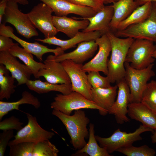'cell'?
<instances>
[{
	"label": "cell",
	"mask_w": 156,
	"mask_h": 156,
	"mask_svg": "<svg viewBox=\"0 0 156 156\" xmlns=\"http://www.w3.org/2000/svg\"><path fill=\"white\" fill-rule=\"evenodd\" d=\"M14 136L13 130L3 131L0 134V156H3L10 140Z\"/></svg>",
	"instance_id": "d590c367"
},
{
	"label": "cell",
	"mask_w": 156,
	"mask_h": 156,
	"mask_svg": "<svg viewBox=\"0 0 156 156\" xmlns=\"http://www.w3.org/2000/svg\"><path fill=\"white\" fill-rule=\"evenodd\" d=\"M18 45V43H15L9 50V52L23 61L32 71L34 77L38 79L37 75L39 70L45 68L44 64L35 60L32 54Z\"/></svg>",
	"instance_id": "4316f807"
},
{
	"label": "cell",
	"mask_w": 156,
	"mask_h": 156,
	"mask_svg": "<svg viewBox=\"0 0 156 156\" xmlns=\"http://www.w3.org/2000/svg\"><path fill=\"white\" fill-rule=\"evenodd\" d=\"M0 35L7 36L14 39L23 48L35 56L40 62L42 61L43 56L46 53H53L55 56H57L64 53L59 47L55 49H50L36 42H29L24 40L14 34L12 27L5 26L4 24H0Z\"/></svg>",
	"instance_id": "5bb4252c"
},
{
	"label": "cell",
	"mask_w": 156,
	"mask_h": 156,
	"mask_svg": "<svg viewBox=\"0 0 156 156\" xmlns=\"http://www.w3.org/2000/svg\"><path fill=\"white\" fill-rule=\"evenodd\" d=\"M112 5L114 13L110 24L111 31H116L119 23L139 6L135 0H119L113 3Z\"/></svg>",
	"instance_id": "cb8c5ba5"
},
{
	"label": "cell",
	"mask_w": 156,
	"mask_h": 156,
	"mask_svg": "<svg viewBox=\"0 0 156 156\" xmlns=\"http://www.w3.org/2000/svg\"><path fill=\"white\" fill-rule=\"evenodd\" d=\"M104 4H108L109 3H113L114 2L116 1V0H100Z\"/></svg>",
	"instance_id": "b9f144b4"
},
{
	"label": "cell",
	"mask_w": 156,
	"mask_h": 156,
	"mask_svg": "<svg viewBox=\"0 0 156 156\" xmlns=\"http://www.w3.org/2000/svg\"><path fill=\"white\" fill-rule=\"evenodd\" d=\"M128 114L131 119L153 130L156 129V112L141 102L129 103Z\"/></svg>",
	"instance_id": "7402d4cb"
},
{
	"label": "cell",
	"mask_w": 156,
	"mask_h": 156,
	"mask_svg": "<svg viewBox=\"0 0 156 156\" xmlns=\"http://www.w3.org/2000/svg\"><path fill=\"white\" fill-rule=\"evenodd\" d=\"M153 57L155 59H156V48L153 54Z\"/></svg>",
	"instance_id": "7bdbcfd3"
},
{
	"label": "cell",
	"mask_w": 156,
	"mask_h": 156,
	"mask_svg": "<svg viewBox=\"0 0 156 156\" xmlns=\"http://www.w3.org/2000/svg\"><path fill=\"white\" fill-rule=\"evenodd\" d=\"M10 71L5 66L0 64V100H8L15 92L16 86L14 85L15 79L9 75Z\"/></svg>",
	"instance_id": "f546056e"
},
{
	"label": "cell",
	"mask_w": 156,
	"mask_h": 156,
	"mask_svg": "<svg viewBox=\"0 0 156 156\" xmlns=\"http://www.w3.org/2000/svg\"><path fill=\"white\" fill-rule=\"evenodd\" d=\"M0 64L4 65L10 72L17 81L18 85L26 84L33 75L28 66L21 63L9 51H0Z\"/></svg>",
	"instance_id": "e0dca14e"
},
{
	"label": "cell",
	"mask_w": 156,
	"mask_h": 156,
	"mask_svg": "<svg viewBox=\"0 0 156 156\" xmlns=\"http://www.w3.org/2000/svg\"><path fill=\"white\" fill-rule=\"evenodd\" d=\"M53 12L49 6L42 2L34 6L27 13L33 25L43 34L45 38L54 36L58 32L53 23Z\"/></svg>",
	"instance_id": "30bf717a"
},
{
	"label": "cell",
	"mask_w": 156,
	"mask_h": 156,
	"mask_svg": "<svg viewBox=\"0 0 156 156\" xmlns=\"http://www.w3.org/2000/svg\"><path fill=\"white\" fill-rule=\"evenodd\" d=\"M79 18L81 20H76L66 16L52 17L53 25L58 32L64 33L70 38L75 36L80 30L85 29L89 24L87 19Z\"/></svg>",
	"instance_id": "44dd1931"
},
{
	"label": "cell",
	"mask_w": 156,
	"mask_h": 156,
	"mask_svg": "<svg viewBox=\"0 0 156 156\" xmlns=\"http://www.w3.org/2000/svg\"><path fill=\"white\" fill-rule=\"evenodd\" d=\"M88 81L93 88H107L111 86L108 77L101 76L99 72L91 71L87 75Z\"/></svg>",
	"instance_id": "d6a6232c"
},
{
	"label": "cell",
	"mask_w": 156,
	"mask_h": 156,
	"mask_svg": "<svg viewBox=\"0 0 156 156\" xmlns=\"http://www.w3.org/2000/svg\"><path fill=\"white\" fill-rule=\"evenodd\" d=\"M51 107L68 115H70L74 110L86 109H97L101 115H103L102 109L94 102L75 91L67 94H56Z\"/></svg>",
	"instance_id": "8992f818"
},
{
	"label": "cell",
	"mask_w": 156,
	"mask_h": 156,
	"mask_svg": "<svg viewBox=\"0 0 156 156\" xmlns=\"http://www.w3.org/2000/svg\"><path fill=\"white\" fill-rule=\"evenodd\" d=\"M8 0H1L0 2V24H1L3 16L5 14Z\"/></svg>",
	"instance_id": "74e56055"
},
{
	"label": "cell",
	"mask_w": 156,
	"mask_h": 156,
	"mask_svg": "<svg viewBox=\"0 0 156 156\" xmlns=\"http://www.w3.org/2000/svg\"><path fill=\"white\" fill-rule=\"evenodd\" d=\"M156 48V45L152 41L134 39L128 50L125 62L136 69L146 68L153 64L155 60L153 54Z\"/></svg>",
	"instance_id": "5b68a950"
},
{
	"label": "cell",
	"mask_w": 156,
	"mask_h": 156,
	"mask_svg": "<svg viewBox=\"0 0 156 156\" xmlns=\"http://www.w3.org/2000/svg\"><path fill=\"white\" fill-rule=\"evenodd\" d=\"M26 114L27 124L17 131L14 136V139L9 142L8 146L22 142L37 143L49 140L55 135L53 132L42 128L38 123L35 116L28 113H26Z\"/></svg>",
	"instance_id": "9c48e42d"
},
{
	"label": "cell",
	"mask_w": 156,
	"mask_h": 156,
	"mask_svg": "<svg viewBox=\"0 0 156 156\" xmlns=\"http://www.w3.org/2000/svg\"><path fill=\"white\" fill-rule=\"evenodd\" d=\"M154 3V4L156 6V2L155 1H154V2H153Z\"/></svg>",
	"instance_id": "ee69618b"
},
{
	"label": "cell",
	"mask_w": 156,
	"mask_h": 156,
	"mask_svg": "<svg viewBox=\"0 0 156 156\" xmlns=\"http://www.w3.org/2000/svg\"><path fill=\"white\" fill-rule=\"evenodd\" d=\"M39 0L49 6L58 16H66L73 14L82 18H88L93 16L97 12L90 7L77 5L66 0Z\"/></svg>",
	"instance_id": "2e32d148"
},
{
	"label": "cell",
	"mask_w": 156,
	"mask_h": 156,
	"mask_svg": "<svg viewBox=\"0 0 156 156\" xmlns=\"http://www.w3.org/2000/svg\"><path fill=\"white\" fill-rule=\"evenodd\" d=\"M14 44L11 38L0 35V51H9Z\"/></svg>",
	"instance_id": "8d00e7d4"
},
{
	"label": "cell",
	"mask_w": 156,
	"mask_h": 156,
	"mask_svg": "<svg viewBox=\"0 0 156 156\" xmlns=\"http://www.w3.org/2000/svg\"><path fill=\"white\" fill-rule=\"evenodd\" d=\"M95 41L99 47L98 51L91 60L83 65L82 69L88 73L91 71L102 72L107 76L108 57L111 50L110 40L107 35L104 34Z\"/></svg>",
	"instance_id": "7c38bea8"
},
{
	"label": "cell",
	"mask_w": 156,
	"mask_h": 156,
	"mask_svg": "<svg viewBox=\"0 0 156 156\" xmlns=\"http://www.w3.org/2000/svg\"><path fill=\"white\" fill-rule=\"evenodd\" d=\"M98 47L95 40L84 41L78 44L76 49L71 52L52 56L54 60L58 62L70 60L76 63L82 64L93 56Z\"/></svg>",
	"instance_id": "ac0fdd59"
},
{
	"label": "cell",
	"mask_w": 156,
	"mask_h": 156,
	"mask_svg": "<svg viewBox=\"0 0 156 156\" xmlns=\"http://www.w3.org/2000/svg\"><path fill=\"white\" fill-rule=\"evenodd\" d=\"M52 113L60 119L65 126L73 148L77 150L82 148L87 143L85 139L89 136L87 125L90 120L85 112L80 109L76 110L74 114L70 115L53 109Z\"/></svg>",
	"instance_id": "7a4b0ae2"
},
{
	"label": "cell",
	"mask_w": 156,
	"mask_h": 156,
	"mask_svg": "<svg viewBox=\"0 0 156 156\" xmlns=\"http://www.w3.org/2000/svg\"><path fill=\"white\" fill-rule=\"evenodd\" d=\"M116 83L118 87L117 96L108 113L115 116L117 123L122 124L130 120L127 116L128 105L130 103V91L124 78Z\"/></svg>",
	"instance_id": "4fadbf2b"
},
{
	"label": "cell",
	"mask_w": 156,
	"mask_h": 156,
	"mask_svg": "<svg viewBox=\"0 0 156 156\" xmlns=\"http://www.w3.org/2000/svg\"><path fill=\"white\" fill-rule=\"evenodd\" d=\"M4 16L5 22L12 25L17 32L24 37L29 39L38 35L27 14L23 13L19 10L17 3L8 1Z\"/></svg>",
	"instance_id": "52a82bcc"
},
{
	"label": "cell",
	"mask_w": 156,
	"mask_h": 156,
	"mask_svg": "<svg viewBox=\"0 0 156 156\" xmlns=\"http://www.w3.org/2000/svg\"><path fill=\"white\" fill-rule=\"evenodd\" d=\"M118 0H116V1H118Z\"/></svg>",
	"instance_id": "f6af8a7d"
},
{
	"label": "cell",
	"mask_w": 156,
	"mask_h": 156,
	"mask_svg": "<svg viewBox=\"0 0 156 156\" xmlns=\"http://www.w3.org/2000/svg\"><path fill=\"white\" fill-rule=\"evenodd\" d=\"M153 64L144 69H138L125 62L124 79L130 90V103L141 102L142 94L148 81L155 75L153 70Z\"/></svg>",
	"instance_id": "3957f363"
},
{
	"label": "cell",
	"mask_w": 156,
	"mask_h": 156,
	"mask_svg": "<svg viewBox=\"0 0 156 156\" xmlns=\"http://www.w3.org/2000/svg\"><path fill=\"white\" fill-rule=\"evenodd\" d=\"M75 4L92 8L97 12L104 7L103 3L100 0H66Z\"/></svg>",
	"instance_id": "e575fe53"
},
{
	"label": "cell",
	"mask_w": 156,
	"mask_h": 156,
	"mask_svg": "<svg viewBox=\"0 0 156 156\" xmlns=\"http://www.w3.org/2000/svg\"><path fill=\"white\" fill-rule=\"evenodd\" d=\"M117 151L127 156H154L155 151L146 145L139 147L132 145L118 149Z\"/></svg>",
	"instance_id": "1f68e13d"
},
{
	"label": "cell",
	"mask_w": 156,
	"mask_h": 156,
	"mask_svg": "<svg viewBox=\"0 0 156 156\" xmlns=\"http://www.w3.org/2000/svg\"><path fill=\"white\" fill-rule=\"evenodd\" d=\"M102 36L101 33L98 31L84 32H79L75 36L67 40H62L58 38L55 36L35 40L37 41L49 44L56 45L60 47L64 51L68 49L74 48L77 44L84 41L95 40Z\"/></svg>",
	"instance_id": "ffe728a7"
},
{
	"label": "cell",
	"mask_w": 156,
	"mask_h": 156,
	"mask_svg": "<svg viewBox=\"0 0 156 156\" xmlns=\"http://www.w3.org/2000/svg\"><path fill=\"white\" fill-rule=\"evenodd\" d=\"M113 13V8L111 5L105 6L101 10L92 17L81 18L87 19L89 21L88 25L82 31L87 32L98 31L102 35L106 34L111 31L110 24Z\"/></svg>",
	"instance_id": "d6986e66"
},
{
	"label": "cell",
	"mask_w": 156,
	"mask_h": 156,
	"mask_svg": "<svg viewBox=\"0 0 156 156\" xmlns=\"http://www.w3.org/2000/svg\"><path fill=\"white\" fill-rule=\"evenodd\" d=\"M8 1H12L15 2L17 3L23 5H26L29 3L27 0H7Z\"/></svg>",
	"instance_id": "ab89813d"
},
{
	"label": "cell",
	"mask_w": 156,
	"mask_h": 156,
	"mask_svg": "<svg viewBox=\"0 0 156 156\" xmlns=\"http://www.w3.org/2000/svg\"><path fill=\"white\" fill-rule=\"evenodd\" d=\"M70 79L72 90L81 94L92 101V86L88 75L82 69V64L76 63L70 60L61 62Z\"/></svg>",
	"instance_id": "8fae6325"
},
{
	"label": "cell",
	"mask_w": 156,
	"mask_h": 156,
	"mask_svg": "<svg viewBox=\"0 0 156 156\" xmlns=\"http://www.w3.org/2000/svg\"><path fill=\"white\" fill-rule=\"evenodd\" d=\"M156 112V81L148 83L143 92L141 102Z\"/></svg>",
	"instance_id": "4dcf8cb0"
},
{
	"label": "cell",
	"mask_w": 156,
	"mask_h": 156,
	"mask_svg": "<svg viewBox=\"0 0 156 156\" xmlns=\"http://www.w3.org/2000/svg\"><path fill=\"white\" fill-rule=\"evenodd\" d=\"M153 5V2L149 1L138 6L127 18L119 23L116 31L124 30L130 26L145 20L150 14Z\"/></svg>",
	"instance_id": "83f0119b"
},
{
	"label": "cell",
	"mask_w": 156,
	"mask_h": 156,
	"mask_svg": "<svg viewBox=\"0 0 156 156\" xmlns=\"http://www.w3.org/2000/svg\"><path fill=\"white\" fill-rule=\"evenodd\" d=\"M135 1L139 6L141 5L148 1L156 2V0H135Z\"/></svg>",
	"instance_id": "f35d334b"
},
{
	"label": "cell",
	"mask_w": 156,
	"mask_h": 156,
	"mask_svg": "<svg viewBox=\"0 0 156 156\" xmlns=\"http://www.w3.org/2000/svg\"><path fill=\"white\" fill-rule=\"evenodd\" d=\"M89 138L88 142L81 149L75 153L76 155L85 154L90 156H110V154L104 148L99 146L94 135V125L90 123L89 125Z\"/></svg>",
	"instance_id": "f1b7e54d"
},
{
	"label": "cell",
	"mask_w": 156,
	"mask_h": 156,
	"mask_svg": "<svg viewBox=\"0 0 156 156\" xmlns=\"http://www.w3.org/2000/svg\"><path fill=\"white\" fill-rule=\"evenodd\" d=\"M23 125L18 118L12 116L0 122V129L3 131L14 129L18 131L23 128Z\"/></svg>",
	"instance_id": "836d02e7"
},
{
	"label": "cell",
	"mask_w": 156,
	"mask_h": 156,
	"mask_svg": "<svg viewBox=\"0 0 156 156\" xmlns=\"http://www.w3.org/2000/svg\"><path fill=\"white\" fill-rule=\"evenodd\" d=\"M153 130L142 125L132 133L122 131L118 129L108 138H103L98 135L95 137L100 146L110 154L120 148L130 146L135 142L141 140L142 138L140 135L142 133L152 132Z\"/></svg>",
	"instance_id": "277c9868"
},
{
	"label": "cell",
	"mask_w": 156,
	"mask_h": 156,
	"mask_svg": "<svg viewBox=\"0 0 156 156\" xmlns=\"http://www.w3.org/2000/svg\"><path fill=\"white\" fill-rule=\"evenodd\" d=\"M43 63L45 68L40 70L37 77H43L47 82L55 84H71L69 77L60 62L54 60L52 55L48 56Z\"/></svg>",
	"instance_id": "9a60e30c"
},
{
	"label": "cell",
	"mask_w": 156,
	"mask_h": 156,
	"mask_svg": "<svg viewBox=\"0 0 156 156\" xmlns=\"http://www.w3.org/2000/svg\"><path fill=\"white\" fill-rule=\"evenodd\" d=\"M117 85L107 88H91L92 101L102 109L106 115L114 103L117 95Z\"/></svg>",
	"instance_id": "603a6c76"
},
{
	"label": "cell",
	"mask_w": 156,
	"mask_h": 156,
	"mask_svg": "<svg viewBox=\"0 0 156 156\" xmlns=\"http://www.w3.org/2000/svg\"><path fill=\"white\" fill-rule=\"evenodd\" d=\"M151 136L152 142L153 143H156V129L154 130L152 132Z\"/></svg>",
	"instance_id": "60d3db41"
},
{
	"label": "cell",
	"mask_w": 156,
	"mask_h": 156,
	"mask_svg": "<svg viewBox=\"0 0 156 156\" xmlns=\"http://www.w3.org/2000/svg\"><path fill=\"white\" fill-rule=\"evenodd\" d=\"M26 86L30 90L39 94L47 93L52 91L59 92L63 94H67L72 91L71 84H53L40 80H28Z\"/></svg>",
	"instance_id": "484cf974"
},
{
	"label": "cell",
	"mask_w": 156,
	"mask_h": 156,
	"mask_svg": "<svg viewBox=\"0 0 156 156\" xmlns=\"http://www.w3.org/2000/svg\"><path fill=\"white\" fill-rule=\"evenodd\" d=\"M28 104L33 106L36 109L39 108L41 106L38 99L28 91H25L22 94L21 98L18 101L13 102L0 101V120L3 117L12 110H19L20 105Z\"/></svg>",
	"instance_id": "d4e9b609"
},
{
	"label": "cell",
	"mask_w": 156,
	"mask_h": 156,
	"mask_svg": "<svg viewBox=\"0 0 156 156\" xmlns=\"http://www.w3.org/2000/svg\"><path fill=\"white\" fill-rule=\"evenodd\" d=\"M153 3L151 13L145 20L116 31L115 34L119 37L146 39L156 42V6L153 2Z\"/></svg>",
	"instance_id": "ba28073f"
},
{
	"label": "cell",
	"mask_w": 156,
	"mask_h": 156,
	"mask_svg": "<svg viewBox=\"0 0 156 156\" xmlns=\"http://www.w3.org/2000/svg\"><path fill=\"white\" fill-rule=\"evenodd\" d=\"M106 34L111 45V55L107 62L108 74L111 83H116L124 78L125 74V63L129 49L134 39L120 38L110 31Z\"/></svg>",
	"instance_id": "6da1fadb"
}]
</instances>
